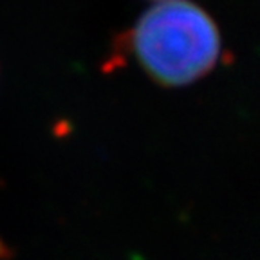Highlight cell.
<instances>
[{"label":"cell","instance_id":"7a4b0ae2","mask_svg":"<svg viewBox=\"0 0 260 260\" xmlns=\"http://www.w3.org/2000/svg\"><path fill=\"white\" fill-rule=\"evenodd\" d=\"M0 253H2V244H0Z\"/></svg>","mask_w":260,"mask_h":260},{"label":"cell","instance_id":"6da1fadb","mask_svg":"<svg viewBox=\"0 0 260 260\" xmlns=\"http://www.w3.org/2000/svg\"><path fill=\"white\" fill-rule=\"evenodd\" d=\"M130 54L162 87L195 83L215 69L222 40L215 20L188 0H161L146 9L125 37Z\"/></svg>","mask_w":260,"mask_h":260}]
</instances>
